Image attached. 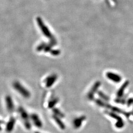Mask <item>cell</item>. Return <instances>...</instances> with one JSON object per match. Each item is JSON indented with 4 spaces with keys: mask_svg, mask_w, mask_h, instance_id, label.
Instances as JSON below:
<instances>
[{
    "mask_svg": "<svg viewBox=\"0 0 133 133\" xmlns=\"http://www.w3.org/2000/svg\"><path fill=\"white\" fill-rule=\"evenodd\" d=\"M14 88L17 90L20 94H21L22 96H23L25 97L28 98L30 96V93L25 88H24V86L20 84L19 82H16L14 83Z\"/></svg>",
    "mask_w": 133,
    "mask_h": 133,
    "instance_id": "1",
    "label": "cell"
},
{
    "mask_svg": "<svg viewBox=\"0 0 133 133\" xmlns=\"http://www.w3.org/2000/svg\"><path fill=\"white\" fill-rule=\"evenodd\" d=\"M6 103H7V107L8 109L11 110L14 108V104L12 103V100L10 97L6 98Z\"/></svg>",
    "mask_w": 133,
    "mask_h": 133,
    "instance_id": "2",
    "label": "cell"
},
{
    "mask_svg": "<svg viewBox=\"0 0 133 133\" xmlns=\"http://www.w3.org/2000/svg\"><path fill=\"white\" fill-rule=\"evenodd\" d=\"M34 120V123L36 124V125H37V126L39 127H41L42 126V123H41V121L39 120V118L38 117L37 115H34L33 116Z\"/></svg>",
    "mask_w": 133,
    "mask_h": 133,
    "instance_id": "3",
    "label": "cell"
},
{
    "mask_svg": "<svg viewBox=\"0 0 133 133\" xmlns=\"http://www.w3.org/2000/svg\"><path fill=\"white\" fill-rule=\"evenodd\" d=\"M54 81L55 80L54 79V78L52 76L48 77V78L46 80V86L49 87V86L52 85L53 82H54Z\"/></svg>",
    "mask_w": 133,
    "mask_h": 133,
    "instance_id": "4",
    "label": "cell"
},
{
    "mask_svg": "<svg viewBox=\"0 0 133 133\" xmlns=\"http://www.w3.org/2000/svg\"><path fill=\"white\" fill-rule=\"evenodd\" d=\"M14 122H15V121L14 120V119H12L11 120H10V122L7 125V128H8V131H10L11 129L12 128V127L14 126Z\"/></svg>",
    "mask_w": 133,
    "mask_h": 133,
    "instance_id": "5",
    "label": "cell"
},
{
    "mask_svg": "<svg viewBox=\"0 0 133 133\" xmlns=\"http://www.w3.org/2000/svg\"><path fill=\"white\" fill-rule=\"evenodd\" d=\"M0 124H1V122H0Z\"/></svg>",
    "mask_w": 133,
    "mask_h": 133,
    "instance_id": "6",
    "label": "cell"
}]
</instances>
